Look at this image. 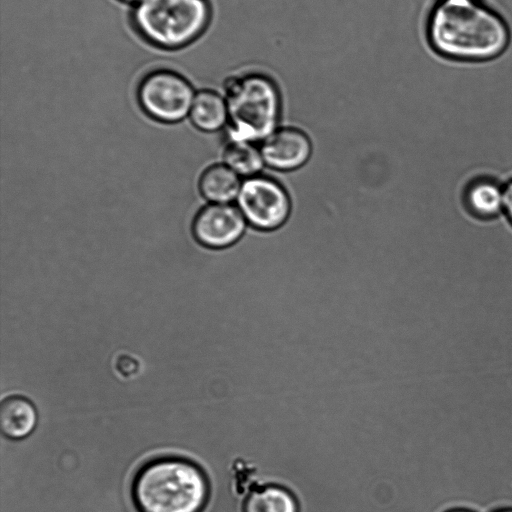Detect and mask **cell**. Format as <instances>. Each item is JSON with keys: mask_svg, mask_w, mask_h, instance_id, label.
Masks as SVG:
<instances>
[{"mask_svg": "<svg viewBox=\"0 0 512 512\" xmlns=\"http://www.w3.org/2000/svg\"><path fill=\"white\" fill-rule=\"evenodd\" d=\"M426 36L439 56L466 63L496 60L512 38L506 19L480 0H438L427 19Z\"/></svg>", "mask_w": 512, "mask_h": 512, "instance_id": "6da1fadb", "label": "cell"}, {"mask_svg": "<svg viewBox=\"0 0 512 512\" xmlns=\"http://www.w3.org/2000/svg\"><path fill=\"white\" fill-rule=\"evenodd\" d=\"M131 495L138 512H201L208 501L209 483L195 463L164 457L139 469Z\"/></svg>", "mask_w": 512, "mask_h": 512, "instance_id": "7a4b0ae2", "label": "cell"}, {"mask_svg": "<svg viewBox=\"0 0 512 512\" xmlns=\"http://www.w3.org/2000/svg\"><path fill=\"white\" fill-rule=\"evenodd\" d=\"M229 140H265L275 130L280 116L281 96L268 75L248 72L231 77L225 84Z\"/></svg>", "mask_w": 512, "mask_h": 512, "instance_id": "3957f363", "label": "cell"}, {"mask_svg": "<svg viewBox=\"0 0 512 512\" xmlns=\"http://www.w3.org/2000/svg\"><path fill=\"white\" fill-rule=\"evenodd\" d=\"M211 18L208 0H140L133 12L137 30L163 48H179L198 38Z\"/></svg>", "mask_w": 512, "mask_h": 512, "instance_id": "277c9868", "label": "cell"}, {"mask_svg": "<svg viewBox=\"0 0 512 512\" xmlns=\"http://www.w3.org/2000/svg\"><path fill=\"white\" fill-rule=\"evenodd\" d=\"M138 98L144 111L151 117L174 123L190 113L195 95L184 77L162 69L145 76L139 85Z\"/></svg>", "mask_w": 512, "mask_h": 512, "instance_id": "5b68a950", "label": "cell"}, {"mask_svg": "<svg viewBox=\"0 0 512 512\" xmlns=\"http://www.w3.org/2000/svg\"><path fill=\"white\" fill-rule=\"evenodd\" d=\"M245 220L259 230H275L285 223L291 203L285 189L275 180L252 176L246 179L237 196Z\"/></svg>", "mask_w": 512, "mask_h": 512, "instance_id": "8992f818", "label": "cell"}, {"mask_svg": "<svg viewBox=\"0 0 512 512\" xmlns=\"http://www.w3.org/2000/svg\"><path fill=\"white\" fill-rule=\"evenodd\" d=\"M246 222L238 207L213 203L197 214L193 233L197 241L206 247L224 248L241 238Z\"/></svg>", "mask_w": 512, "mask_h": 512, "instance_id": "52a82bcc", "label": "cell"}, {"mask_svg": "<svg viewBox=\"0 0 512 512\" xmlns=\"http://www.w3.org/2000/svg\"><path fill=\"white\" fill-rule=\"evenodd\" d=\"M311 150L308 136L290 127L275 130L260 148L264 163L281 171L294 170L304 165Z\"/></svg>", "mask_w": 512, "mask_h": 512, "instance_id": "ba28073f", "label": "cell"}, {"mask_svg": "<svg viewBox=\"0 0 512 512\" xmlns=\"http://www.w3.org/2000/svg\"><path fill=\"white\" fill-rule=\"evenodd\" d=\"M464 205L468 211L481 219H493L504 210L503 186L495 179L478 177L465 188Z\"/></svg>", "mask_w": 512, "mask_h": 512, "instance_id": "9c48e42d", "label": "cell"}, {"mask_svg": "<svg viewBox=\"0 0 512 512\" xmlns=\"http://www.w3.org/2000/svg\"><path fill=\"white\" fill-rule=\"evenodd\" d=\"M38 416L33 403L22 396H9L0 406V428L10 439H23L35 429Z\"/></svg>", "mask_w": 512, "mask_h": 512, "instance_id": "30bf717a", "label": "cell"}, {"mask_svg": "<svg viewBox=\"0 0 512 512\" xmlns=\"http://www.w3.org/2000/svg\"><path fill=\"white\" fill-rule=\"evenodd\" d=\"M190 116L193 124L203 131L213 132L228 122L225 97L212 90H203L195 95Z\"/></svg>", "mask_w": 512, "mask_h": 512, "instance_id": "8fae6325", "label": "cell"}, {"mask_svg": "<svg viewBox=\"0 0 512 512\" xmlns=\"http://www.w3.org/2000/svg\"><path fill=\"white\" fill-rule=\"evenodd\" d=\"M241 185L238 174L227 165L208 168L200 179L203 196L214 203H228L237 198Z\"/></svg>", "mask_w": 512, "mask_h": 512, "instance_id": "7c38bea8", "label": "cell"}, {"mask_svg": "<svg viewBox=\"0 0 512 512\" xmlns=\"http://www.w3.org/2000/svg\"><path fill=\"white\" fill-rule=\"evenodd\" d=\"M294 495L278 485H266L249 493L243 503V512H298Z\"/></svg>", "mask_w": 512, "mask_h": 512, "instance_id": "4fadbf2b", "label": "cell"}, {"mask_svg": "<svg viewBox=\"0 0 512 512\" xmlns=\"http://www.w3.org/2000/svg\"><path fill=\"white\" fill-rule=\"evenodd\" d=\"M224 160L238 175L247 177L256 176L264 164L261 151L247 141L229 140L224 151Z\"/></svg>", "mask_w": 512, "mask_h": 512, "instance_id": "5bb4252c", "label": "cell"}, {"mask_svg": "<svg viewBox=\"0 0 512 512\" xmlns=\"http://www.w3.org/2000/svg\"><path fill=\"white\" fill-rule=\"evenodd\" d=\"M504 190V213L512 224V178L503 186Z\"/></svg>", "mask_w": 512, "mask_h": 512, "instance_id": "9a60e30c", "label": "cell"}, {"mask_svg": "<svg viewBox=\"0 0 512 512\" xmlns=\"http://www.w3.org/2000/svg\"><path fill=\"white\" fill-rule=\"evenodd\" d=\"M449 512H471V511H468V510H465V509H455V510H451Z\"/></svg>", "mask_w": 512, "mask_h": 512, "instance_id": "2e32d148", "label": "cell"}, {"mask_svg": "<svg viewBox=\"0 0 512 512\" xmlns=\"http://www.w3.org/2000/svg\"><path fill=\"white\" fill-rule=\"evenodd\" d=\"M496 512H512V508H505V509L498 510Z\"/></svg>", "mask_w": 512, "mask_h": 512, "instance_id": "e0dca14e", "label": "cell"}, {"mask_svg": "<svg viewBox=\"0 0 512 512\" xmlns=\"http://www.w3.org/2000/svg\"><path fill=\"white\" fill-rule=\"evenodd\" d=\"M124 1H137V2H139L140 0H124Z\"/></svg>", "mask_w": 512, "mask_h": 512, "instance_id": "ac0fdd59", "label": "cell"}]
</instances>
